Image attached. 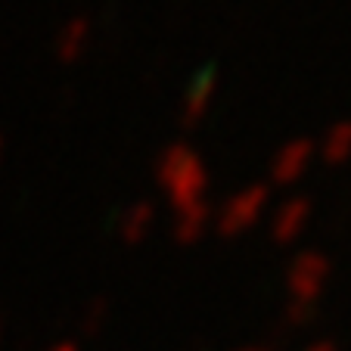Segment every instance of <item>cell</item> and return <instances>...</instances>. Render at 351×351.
Here are the masks:
<instances>
[{"instance_id":"9c48e42d","label":"cell","mask_w":351,"mask_h":351,"mask_svg":"<svg viewBox=\"0 0 351 351\" xmlns=\"http://www.w3.org/2000/svg\"><path fill=\"white\" fill-rule=\"evenodd\" d=\"M153 218H156L153 202H134V206L125 208V215H121V237H125L128 243L143 239L149 224H153Z\"/></svg>"},{"instance_id":"6da1fadb","label":"cell","mask_w":351,"mask_h":351,"mask_svg":"<svg viewBox=\"0 0 351 351\" xmlns=\"http://www.w3.org/2000/svg\"><path fill=\"white\" fill-rule=\"evenodd\" d=\"M156 180L165 186L168 202L180 212L186 206L202 202V193L208 186V171L193 149H186L184 143H171L156 159Z\"/></svg>"},{"instance_id":"ba28073f","label":"cell","mask_w":351,"mask_h":351,"mask_svg":"<svg viewBox=\"0 0 351 351\" xmlns=\"http://www.w3.org/2000/svg\"><path fill=\"white\" fill-rule=\"evenodd\" d=\"M208 218H212V208H208L206 202H196V206L180 208L178 221H174V237H178L180 243H190V239H196L199 233L206 230Z\"/></svg>"},{"instance_id":"52a82bcc","label":"cell","mask_w":351,"mask_h":351,"mask_svg":"<svg viewBox=\"0 0 351 351\" xmlns=\"http://www.w3.org/2000/svg\"><path fill=\"white\" fill-rule=\"evenodd\" d=\"M317 153L324 156V162L339 165L351 156V121H336L330 131L324 134V140L317 143Z\"/></svg>"},{"instance_id":"7a4b0ae2","label":"cell","mask_w":351,"mask_h":351,"mask_svg":"<svg viewBox=\"0 0 351 351\" xmlns=\"http://www.w3.org/2000/svg\"><path fill=\"white\" fill-rule=\"evenodd\" d=\"M267 202H271V190L265 184L245 186L233 199H227V206L218 212V230L221 233H239L245 227H252L255 221L265 215Z\"/></svg>"},{"instance_id":"277c9868","label":"cell","mask_w":351,"mask_h":351,"mask_svg":"<svg viewBox=\"0 0 351 351\" xmlns=\"http://www.w3.org/2000/svg\"><path fill=\"white\" fill-rule=\"evenodd\" d=\"M311 218V202L305 196H292L286 199L283 206L274 212V221H271V237L277 243H289L292 237H298V230L308 224Z\"/></svg>"},{"instance_id":"30bf717a","label":"cell","mask_w":351,"mask_h":351,"mask_svg":"<svg viewBox=\"0 0 351 351\" xmlns=\"http://www.w3.org/2000/svg\"><path fill=\"white\" fill-rule=\"evenodd\" d=\"M324 274H326V261L320 258V255L308 252V255H302V258L295 261V267H292V283H295L302 292H311L314 286L320 283Z\"/></svg>"},{"instance_id":"3957f363","label":"cell","mask_w":351,"mask_h":351,"mask_svg":"<svg viewBox=\"0 0 351 351\" xmlns=\"http://www.w3.org/2000/svg\"><path fill=\"white\" fill-rule=\"evenodd\" d=\"M314 153H317V146H314V140H289V143L280 149L277 156L271 159V180L274 184H292V180H298L302 174H305V168L311 165Z\"/></svg>"},{"instance_id":"8992f818","label":"cell","mask_w":351,"mask_h":351,"mask_svg":"<svg viewBox=\"0 0 351 351\" xmlns=\"http://www.w3.org/2000/svg\"><path fill=\"white\" fill-rule=\"evenodd\" d=\"M87 38H90V22L84 19V16H75V19H69L66 25H62V32L56 34V56H60L62 62H72L81 56V50H84Z\"/></svg>"},{"instance_id":"8fae6325","label":"cell","mask_w":351,"mask_h":351,"mask_svg":"<svg viewBox=\"0 0 351 351\" xmlns=\"http://www.w3.org/2000/svg\"><path fill=\"white\" fill-rule=\"evenodd\" d=\"M0 159H3V137H0Z\"/></svg>"},{"instance_id":"5b68a950","label":"cell","mask_w":351,"mask_h":351,"mask_svg":"<svg viewBox=\"0 0 351 351\" xmlns=\"http://www.w3.org/2000/svg\"><path fill=\"white\" fill-rule=\"evenodd\" d=\"M212 93H215V72L206 69V72L196 75V81L190 84V90H186V97H184V106H180V121H184L186 128L202 121V115L212 106Z\"/></svg>"}]
</instances>
